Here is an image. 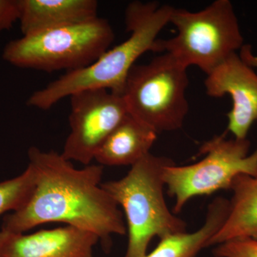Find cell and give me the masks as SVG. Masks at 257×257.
Segmentation results:
<instances>
[{
    "label": "cell",
    "mask_w": 257,
    "mask_h": 257,
    "mask_svg": "<svg viewBox=\"0 0 257 257\" xmlns=\"http://www.w3.org/2000/svg\"><path fill=\"white\" fill-rule=\"evenodd\" d=\"M173 8L156 2L130 3L125 11V26L130 36L109 49L94 63L66 72L34 92L28 105L47 110L64 98L86 89H104L122 95L130 70L143 54L155 51L157 37L170 24Z\"/></svg>",
    "instance_id": "obj_2"
},
{
    "label": "cell",
    "mask_w": 257,
    "mask_h": 257,
    "mask_svg": "<svg viewBox=\"0 0 257 257\" xmlns=\"http://www.w3.org/2000/svg\"><path fill=\"white\" fill-rule=\"evenodd\" d=\"M229 201L217 197L208 206L204 224L193 232L177 233L160 239L155 249L144 257H197L209 246L211 238L224 224L229 212Z\"/></svg>",
    "instance_id": "obj_14"
},
{
    "label": "cell",
    "mask_w": 257,
    "mask_h": 257,
    "mask_svg": "<svg viewBox=\"0 0 257 257\" xmlns=\"http://www.w3.org/2000/svg\"><path fill=\"white\" fill-rule=\"evenodd\" d=\"M204 82L206 92L212 97L229 94L232 108L227 114V131L235 139L246 140L257 121V74L237 53L221 62Z\"/></svg>",
    "instance_id": "obj_9"
},
{
    "label": "cell",
    "mask_w": 257,
    "mask_h": 257,
    "mask_svg": "<svg viewBox=\"0 0 257 257\" xmlns=\"http://www.w3.org/2000/svg\"><path fill=\"white\" fill-rule=\"evenodd\" d=\"M171 159L148 154L118 180L102 183L124 211L128 235L124 257H144L153 238L187 231V224L166 203L164 172Z\"/></svg>",
    "instance_id": "obj_3"
},
{
    "label": "cell",
    "mask_w": 257,
    "mask_h": 257,
    "mask_svg": "<svg viewBox=\"0 0 257 257\" xmlns=\"http://www.w3.org/2000/svg\"><path fill=\"white\" fill-rule=\"evenodd\" d=\"M19 18V0H0V32L13 28Z\"/></svg>",
    "instance_id": "obj_17"
},
{
    "label": "cell",
    "mask_w": 257,
    "mask_h": 257,
    "mask_svg": "<svg viewBox=\"0 0 257 257\" xmlns=\"http://www.w3.org/2000/svg\"><path fill=\"white\" fill-rule=\"evenodd\" d=\"M157 134L128 114L113 130L96 153L101 166H133L150 153Z\"/></svg>",
    "instance_id": "obj_12"
},
{
    "label": "cell",
    "mask_w": 257,
    "mask_h": 257,
    "mask_svg": "<svg viewBox=\"0 0 257 257\" xmlns=\"http://www.w3.org/2000/svg\"><path fill=\"white\" fill-rule=\"evenodd\" d=\"M187 68L167 53L135 64L123 92L128 114L157 134L182 127L189 112Z\"/></svg>",
    "instance_id": "obj_6"
},
{
    "label": "cell",
    "mask_w": 257,
    "mask_h": 257,
    "mask_svg": "<svg viewBox=\"0 0 257 257\" xmlns=\"http://www.w3.org/2000/svg\"><path fill=\"white\" fill-rule=\"evenodd\" d=\"M249 148L247 139H227L223 134L203 144L199 154L205 157L197 163L167 166L164 180L169 195L175 198L174 214L192 198L230 189L238 176H256L257 151L249 155Z\"/></svg>",
    "instance_id": "obj_7"
},
{
    "label": "cell",
    "mask_w": 257,
    "mask_h": 257,
    "mask_svg": "<svg viewBox=\"0 0 257 257\" xmlns=\"http://www.w3.org/2000/svg\"><path fill=\"white\" fill-rule=\"evenodd\" d=\"M29 164L35 175V188L27 205L5 216L2 230L25 233L38 225L62 222L94 233L105 250L114 234L127 232L122 211L101 186L103 166L77 169L62 154L28 151Z\"/></svg>",
    "instance_id": "obj_1"
},
{
    "label": "cell",
    "mask_w": 257,
    "mask_h": 257,
    "mask_svg": "<svg viewBox=\"0 0 257 257\" xmlns=\"http://www.w3.org/2000/svg\"><path fill=\"white\" fill-rule=\"evenodd\" d=\"M230 189L233 195L227 217L209 246L237 238L257 239V175L238 176Z\"/></svg>",
    "instance_id": "obj_13"
},
{
    "label": "cell",
    "mask_w": 257,
    "mask_h": 257,
    "mask_svg": "<svg viewBox=\"0 0 257 257\" xmlns=\"http://www.w3.org/2000/svg\"><path fill=\"white\" fill-rule=\"evenodd\" d=\"M23 36L98 18L96 0H19Z\"/></svg>",
    "instance_id": "obj_11"
},
{
    "label": "cell",
    "mask_w": 257,
    "mask_h": 257,
    "mask_svg": "<svg viewBox=\"0 0 257 257\" xmlns=\"http://www.w3.org/2000/svg\"><path fill=\"white\" fill-rule=\"evenodd\" d=\"M215 257H257V239L237 238L219 244L213 251Z\"/></svg>",
    "instance_id": "obj_16"
},
{
    "label": "cell",
    "mask_w": 257,
    "mask_h": 257,
    "mask_svg": "<svg viewBox=\"0 0 257 257\" xmlns=\"http://www.w3.org/2000/svg\"><path fill=\"white\" fill-rule=\"evenodd\" d=\"M114 38L109 21L98 17L13 40L5 47L3 57L20 68L72 72L94 63L109 50Z\"/></svg>",
    "instance_id": "obj_4"
},
{
    "label": "cell",
    "mask_w": 257,
    "mask_h": 257,
    "mask_svg": "<svg viewBox=\"0 0 257 257\" xmlns=\"http://www.w3.org/2000/svg\"><path fill=\"white\" fill-rule=\"evenodd\" d=\"M35 188V175L30 166L21 175L0 182V215L18 211L27 205Z\"/></svg>",
    "instance_id": "obj_15"
},
{
    "label": "cell",
    "mask_w": 257,
    "mask_h": 257,
    "mask_svg": "<svg viewBox=\"0 0 257 257\" xmlns=\"http://www.w3.org/2000/svg\"><path fill=\"white\" fill-rule=\"evenodd\" d=\"M170 23L177 35L158 39L154 52L169 54L186 68L196 66L207 75L243 47L239 21L229 0H216L199 12L174 8Z\"/></svg>",
    "instance_id": "obj_5"
},
{
    "label": "cell",
    "mask_w": 257,
    "mask_h": 257,
    "mask_svg": "<svg viewBox=\"0 0 257 257\" xmlns=\"http://www.w3.org/2000/svg\"><path fill=\"white\" fill-rule=\"evenodd\" d=\"M99 238L67 225L33 234L0 231V257H92Z\"/></svg>",
    "instance_id": "obj_10"
},
{
    "label": "cell",
    "mask_w": 257,
    "mask_h": 257,
    "mask_svg": "<svg viewBox=\"0 0 257 257\" xmlns=\"http://www.w3.org/2000/svg\"><path fill=\"white\" fill-rule=\"evenodd\" d=\"M70 133L62 155L87 166L113 130L128 114L122 95L104 89H86L70 96Z\"/></svg>",
    "instance_id": "obj_8"
},
{
    "label": "cell",
    "mask_w": 257,
    "mask_h": 257,
    "mask_svg": "<svg viewBox=\"0 0 257 257\" xmlns=\"http://www.w3.org/2000/svg\"><path fill=\"white\" fill-rule=\"evenodd\" d=\"M248 62L251 64V67H257V57H254V56H250L249 58H248Z\"/></svg>",
    "instance_id": "obj_18"
}]
</instances>
